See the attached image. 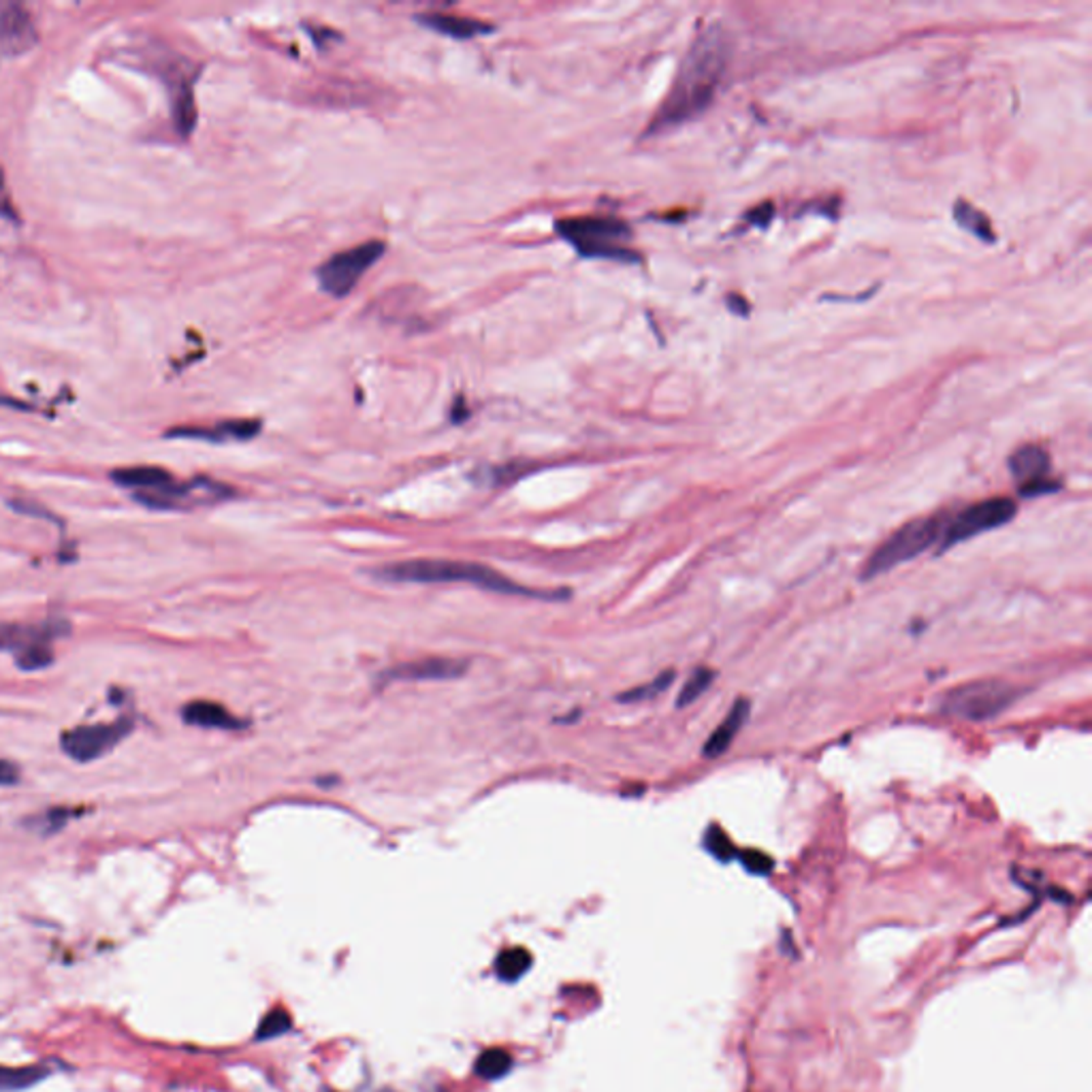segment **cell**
Masks as SVG:
<instances>
[{
	"label": "cell",
	"instance_id": "obj_4",
	"mask_svg": "<svg viewBox=\"0 0 1092 1092\" xmlns=\"http://www.w3.org/2000/svg\"><path fill=\"white\" fill-rule=\"evenodd\" d=\"M1020 689L999 679H979L950 689L941 700V711L967 721H985L1003 713L1018 700Z\"/></svg>",
	"mask_w": 1092,
	"mask_h": 1092
},
{
	"label": "cell",
	"instance_id": "obj_18",
	"mask_svg": "<svg viewBox=\"0 0 1092 1092\" xmlns=\"http://www.w3.org/2000/svg\"><path fill=\"white\" fill-rule=\"evenodd\" d=\"M534 965V958L528 950L523 948H512V950H506L498 956L496 960V973L500 979L508 981V983H514L521 979Z\"/></svg>",
	"mask_w": 1092,
	"mask_h": 1092
},
{
	"label": "cell",
	"instance_id": "obj_2",
	"mask_svg": "<svg viewBox=\"0 0 1092 1092\" xmlns=\"http://www.w3.org/2000/svg\"><path fill=\"white\" fill-rule=\"evenodd\" d=\"M376 575L384 581L393 583H470L487 591L506 593V595H526V597H544L555 600L557 591H536L526 585H518L508 577H502L498 570H493L474 561H455V559H412L397 561L380 568Z\"/></svg>",
	"mask_w": 1092,
	"mask_h": 1092
},
{
	"label": "cell",
	"instance_id": "obj_25",
	"mask_svg": "<svg viewBox=\"0 0 1092 1092\" xmlns=\"http://www.w3.org/2000/svg\"><path fill=\"white\" fill-rule=\"evenodd\" d=\"M37 1080L35 1069H0V1090H15L31 1086Z\"/></svg>",
	"mask_w": 1092,
	"mask_h": 1092
},
{
	"label": "cell",
	"instance_id": "obj_7",
	"mask_svg": "<svg viewBox=\"0 0 1092 1092\" xmlns=\"http://www.w3.org/2000/svg\"><path fill=\"white\" fill-rule=\"evenodd\" d=\"M133 717H120L112 723L80 725L62 734L60 747L75 762H94L102 756H108L112 749H116L133 732Z\"/></svg>",
	"mask_w": 1092,
	"mask_h": 1092
},
{
	"label": "cell",
	"instance_id": "obj_23",
	"mask_svg": "<svg viewBox=\"0 0 1092 1092\" xmlns=\"http://www.w3.org/2000/svg\"><path fill=\"white\" fill-rule=\"evenodd\" d=\"M672 681H674V670H666V672L660 674V677H656L652 683H646V685H640V687H634V689H630L626 694H621L619 700L621 702H642V700H648V698H656L658 694L666 691L672 685Z\"/></svg>",
	"mask_w": 1092,
	"mask_h": 1092
},
{
	"label": "cell",
	"instance_id": "obj_26",
	"mask_svg": "<svg viewBox=\"0 0 1092 1092\" xmlns=\"http://www.w3.org/2000/svg\"><path fill=\"white\" fill-rule=\"evenodd\" d=\"M743 863L753 873H768L772 869V860H770L768 855H764L762 851H745L743 853Z\"/></svg>",
	"mask_w": 1092,
	"mask_h": 1092
},
{
	"label": "cell",
	"instance_id": "obj_22",
	"mask_svg": "<svg viewBox=\"0 0 1092 1092\" xmlns=\"http://www.w3.org/2000/svg\"><path fill=\"white\" fill-rule=\"evenodd\" d=\"M954 216L958 218V222L962 226H967L969 230H973L977 238L985 240V242H993V233H991V222H988L977 210H973V207L960 203L956 205L954 210Z\"/></svg>",
	"mask_w": 1092,
	"mask_h": 1092
},
{
	"label": "cell",
	"instance_id": "obj_10",
	"mask_svg": "<svg viewBox=\"0 0 1092 1092\" xmlns=\"http://www.w3.org/2000/svg\"><path fill=\"white\" fill-rule=\"evenodd\" d=\"M37 43V29L31 13L19 5H7L0 11V60L17 58Z\"/></svg>",
	"mask_w": 1092,
	"mask_h": 1092
},
{
	"label": "cell",
	"instance_id": "obj_24",
	"mask_svg": "<svg viewBox=\"0 0 1092 1092\" xmlns=\"http://www.w3.org/2000/svg\"><path fill=\"white\" fill-rule=\"evenodd\" d=\"M705 845L707 849L717 855L719 860H730V857L734 855V847L730 843V839H727L725 832L719 828V826H711L707 837H705Z\"/></svg>",
	"mask_w": 1092,
	"mask_h": 1092
},
{
	"label": "cell",
	"instance_id": "obj_13",
	"mask_svg": "<svg viewBox=\"0 0 1092 1092\" xmlns=\"http://www.w3.org/2000/svg\"><path fill=\"white\" fill-rule=\"evenodd\" d=\"M749 713H751L749 700L747 698H739L732 705L730 713L725 715L721 725H717V730L705 743V749H702V753H705V758L717 760L719 756H723L727 749H730V745L734 743L737 734L741 732V727L745 725Z\"/></svg>",
	"mask_w": 1092,
	"mask_h": 1092
},
{
	"label": "cell",
	"instance_id": "obj_19",
	"mask_svg": "<svg viewBox=\"0 0 1092 1092\" xmlns=\"http://www.w3.org/2000/svg\"><path fill=\"white\" fill-rule=\"evenodd\" d=\"M512 1069V1058L508 1052L500 1050V1048H493V1050H487L478 1056L476 1064H474V1072L476 1076H480L482 1080H500L504 1076H508V1072Z\"/></svg>",
	"mask_w": 1092,
	"mask_h": 1092
},
{
	"label": "cell",
	"instance_id": "obj_1",
	"mask_svg": "<svg viewBox=\"0 0 1092 1092\" xmlns=\"http://www.w3.org/2000/svg\"><path fill=\"white\" fill-rule=\"evenodd\" d=\"M727 62V49L719 33H707L698 39L681 67L679 80L656 116L654 131L679 124L705 110L713 100Z\"/></svg>",
	"mask_w": 1092,
	"mask_h": 1092
},
{
	"label": "cell",
	"instance_id": "obj_27",
	"mask_svg": "<svg viewBox=\"0 0 1092 1092\" xmlns=\"http://www.w3.org/2000/svg\"><path fill=\"white\" fill-rule=\"evenodd\" d=\"M1056 489H1060L1058 482L1048 480V478H1039V480H1033V482L1022 485V487H1020V493H1022V496H1026V498H1037V496H1042V493H1050V491H1056Z\"/></svg>",
	"mask_w": 1092,
	"mask_h": 1092
},
{
	"label": "cell",
	"instance_id": "obj_8",
	"mask_svg": "<svg viewBox=\"0 0 1092 1092\" xmlns=\"http://www.w3.org/2000/svg\"><path fill=\"white\" fill-rule=\"evenodd\" d=\"M1018 512V506L1013 500H1007V498H993V500H983V502H977L969 508L962 510L960 514H956L950 526H946V532L941 536V551H948L950 546L962 542V540H969V538H975L983 532H991V530H997L1001 526H1007L1013 516H1016Z\"/></svg>",
	"mask_w": 1092,
	"mask_h": 1092
},
{
	"label": "cell",
	"instance_id": "obj_9",
	"mask_svg": "<svg viewBox=\"0 0 1092 1092\" xmlns=\"http://www.w3.org/2000/svg\"><path fill=\"white\" fill-rule=\"evenodd\" d=\"M71 630L69 621L49 619L45 623H0V652H9L15 658L33 652L39 646H51L56 638L67 636Z\"/></svg>",
	"mask_w": 1092,
	"mask_h": 1092
},
{
	"label": "cell",
	"instance_id": "obj_15",
	"mask_svg": "<svg viewBox=\"0 0 1092 1092\" xmlns=\"http://www.w3.org/2000/svg\"><path fill=\"white\" fill-rule=\"evenodd\" d=\"M181 717H184V721L191 725L214 727V730H242V727H246L242 719L228 713L222 705H218V702H207V700L191 702V705H186L184 711H181Z\"/></svg>",
	"mask_w": 1092,
	"mask_h": 1092
},
{
	"label": "cell",
	"instance_id": "obj_16",
	"mask_svg": "<svg viewBox=\"0 0 1092 1092\" xmlns=\"http://www.w3.org/2000/svg\"><path fill=\"white\" fill-rule=\"evenodd\" d=\"M112 478L126 489H135V493H161L175 482L167 470L156 465L124 467V470H116Z\"/></svg>",
	"mask_w": 1092,
	"mask_h": 1092
},
{
	"label": "cell",
	"instance_id": "obj_28",
	"mask_svg": "<svg viewBox=\"0 0 1092 1092\" xmlns=\"http://www.w3.org/2000/svg\"><path fill=\"white\" fill-rule=\"evenodd\" d=\"M17 779H19L17 768L11 762L0 760V786H13L17 784Z\"/></svg>",
	"mask_w": 1092,
	"mask_h": 1092
},
{
	"label": "cell",
	"instance_id": "obj_6",
	"mask_svg": "<svg viewBox=\"0 0 1092 1092\" xmlns=\"http://www.w3.org/2000/svg\"><path fill=\"white\" fill-rule=\"evenodd\" d=\"M384 252H386L384 242L370 240V242H363L354 248H348V250L329 256L327 261L317 269V278L323 286V291L337 299L348 297L354 291L359 280L380 261Z\"/></svg>",
	"mask_w": 1092,
	"mask_h": 1092
},
{
	"label": "cell",
	"instance_id": "obj_12",
	"mask_svg": "<svg viewBox=\"0 0 1092 1092\" xmlns=\"http://www.w3.org/2000/svg\"><path fill=\"white\" fill-rule=\"evenodd\" d=\"M261 433V421H224L214 427H175L167 431V437H191V439H207V442H228L238 439L246 442Z\"/></svg>",
	"mask_w": 1092,
	"mask_h": 1092
},
{
	"label": "cell",
	"instance_id": "obj_20",
	"mask_svg": "<svg viewBox=\"0 0 1092 1092\" xmlns=\"http://www.w3.org/2000/svg\"><path fill=\"white\" fill-rule=\"evenodd\" d=\"M713 681H715V670H711V668H696L689 674V679L685 681V685H683V689H681V694L677 698V707L679 709L689 707L691 702H696L702 694H705L711 687Z\"/></svg>",
	"mask_w": 1092,
	"mask_h": 1092
},
{
	"label": "cell",
	"instance_id": "obj_11",
	"mask_svg": "<svg viewBox=\"0 0 1092 1092\" xmlns=\"http://www.w3.org/2000/svg\"><path fill=\"white\" fill-rule=\"evenodd\" d=\"M467 662L451 658H427L419 662L400 664L384 672L386 681H445L463 677Z\"/></svg>",
	"mask_w": 1092,
	"mask_h": 1092
},
{
	"label": "cell",
	"instance_id": "obj_14",
	"mask_svg": "<svg viewBox=\"0 0 1092 1092\" xmlns=\"http://www.w3.org/2000/svg\"><path fill=\"white\" fill-rule=\"evenodd\" d=\"M416 22H421L427 29L442 33L447 37L465 41L474 39L480 35H487L493 31V26L474 17H461V15H447V13H423L416 15Z\"/></svg>",
	"mask_w": 1092,
	"mask_h": 1092
},
{
	"label": "cell",
	"instance_id": "obj_21",
	"mask_svg": "<svg viewBox=\"0 0 1092 1092\" xmlns=\"http://www.w3.org/2000/svg\"><path fill=\"white\" fill-rule=\"evenodd\" d=\"M291 1028H293V1020L289 1016V1011H286V1009H274L263 1018L261 1026H258L256 1039H258V1042H267V1039L286 1035Z\"/></svg>",
	"mask_w": 1092,
	"mask_h": 1092
},
{
	"label": "cell",
	"instance_id": "obj_5",
	"mask_svg": "<svg viewBox=\"0 0 1092 1092\" xmlns=\"http://www.w3.org/2000/svg\"><path fill=\"white\" fill-rule=\"evenodd\" d=\"M941 528L939 518H916V521L902 526L871 555L863 570V579L869 581L886 575L892 568L916 559L934 542L941 540Z\"/></svg>",
	"mask_w": 1092,
	"mask_h": 1092
},
{
	"label": "cell",
	"instance_id": "obj_3",
	"mask_svg": "<svg viewBox=\"0 0 1092 1092\" xmlns=\"http://www.w3.org/2000/svg\"><path fill=\"white\" fill-rule=\"evenodd\" d=\"M559 236L587 258H611L621 263H636L638 254L626 246L632 238L630 226L606 216L563 218L555 224Z\"/></svg>",
	"mask_w": 1092,
	"mask_h": 1092
},
{
	"label": "cell",
	"instance_id": "obj_17",
	"mask_svg": "<svg viewBox=\"0 0 1092 1092\" xmlns=\"http://www.w3.org/2000/svg\"><path fill=\"white\" fill-rule=\"evenodd\" d=\"M1009 467H1011V474L1018 480H1022V485H1026L1039 478H1046L1050 470V457L1042 447L1028 445L1011 455Z\"/></svg>",
	"mask_w": 1092,
	"mask_h": 1092
}]
</instances>
